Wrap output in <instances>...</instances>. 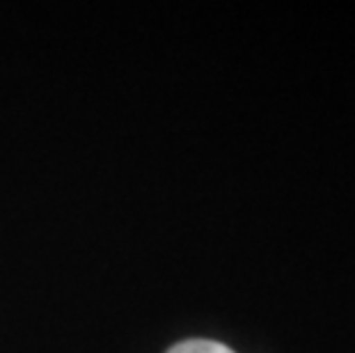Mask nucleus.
Returning <instances> with one entry per match:
<instances>
[{
	"mask_svg": "<svg viewBox=\"0 0 355 353\" xmlns=\"http://www.w3.org/2000/svg\"><path fill=\"white\" fill-rule=\"evenodd\" d=\"M168 353H234V351L214 340H186L175 344Z\"/></svg>",
	"mask_w": 355,
	"mask_h": 353,
	"instance_id": "obj_1",
	"label": "nucleus"
}]
</instances>
